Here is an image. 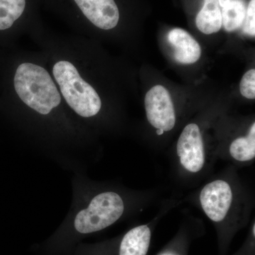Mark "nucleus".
<instances>
[{"label":"nucleus","instance_id":"nucleus-11","mask_svg":"<svg viewBox=\"0 0 255 255\" xmlns=\"http://www.w3.org/2000/svg\"><path fill=\"white\" fill-rule=\"evenodd\" d=\"M230 153L236 160L246 162L255 157V124H253L248 137H239L231 143Z\"/></svg>","mask_w":255,"mask_h":255},{"label":"nucleus","instance_id":"nucleus-14","mask_svg":"<svg viewBox=\"0 0 255 255\" xmlns=\"http://www.w3.org/2000/svg\"><path fill=\"white\" fill-rule=\"evenodd\" d=\"M164 130H159V129H157V135H162V134L164 133Z\"/></svg>","mask_w":255,"mask_h":255},{"label":"nucleus","instance_id":"nucleus-2","mask_svg":"<svg viewBox=\"0 0 255 255\" xmlns=\"http://www.w3.org/2000/svg\"><path fill=\"white\" fill-rule=\"evenodd\" d=\"M124 211V201L118 194L102 193L93 198L87 209L77 214L75 229L82 234L102 231L118 221Z\"/></svg>","mask_w":255,"mask_h":255},{"label":"nucleus","instance_id":"nucleus-3","mask_svg":"<svg viewBox=\"0 0 255 255\" xmlns=\"http://www.w3.org/2000/svg\"><path fill=\"white\" fill-rule=\"evenodd\" d=\"M30 0H0V33L34 36L42 28L31 21Z\"/></svg>","mask_w":255,"mask_h":255},{"label":"nucleus","instance_id":"nucleus-10","mask_svg":"<svg viewBox=\"0 0 255 255\" xmlns=\"http://www.w3.org/2000/svg\"><path fill=\"white\" fill-rule=\"evenodd\" d=\"M221 7L222 26L227 31L241 28L246 18L247 6L244 0H218Z\"/></svg>","mask_w":255,"mask_h":255},{"label":"nucleus","instance_id":"nucleus-7","mask_svg":"<svg viewBox=\"0 0 255 255\" xmlns=\"http://www.w3.org/2000/svg\"><path fill=\"white\" fill-rule=\"evenodd\" d=\"M167 41L173 48L174 60L178 63L190 65L195 63L200 58V45L182 28L171 30L167 34Z\"/></svg>","mask_w":255,"mask_h":255},{"label":"nucleus","instance_id":"nucleus-6","mask_svg":"<svg viewBox=\"0 0 255 255\" xmlns=\"http://www.w3.org/2000/svg\"><path fill=\"white\" fill-rule=\"evenodd\" d=\"M231 187L222 180L209 183L201 191L200 201L204 212L210 219L220 222L226 217L232 203Z\"/></svg>","mask_w":255,"mask_h":255},{"label":"nucleus","instance_id":"nucleus-4","mask_svg":"<svg viewBox=\"0 0 255 255\" xmlns=\"http://www.w3.org/2000/svg\"><path fill=\"white\" fill-rule=\"evenodd\" d=\"M146 114L149 123L155 128L169 131L175 125L176 118L173 102L168 90L156 85L146 94Z\"/></svg>","mask_w":255,"mask_h":255},{"label":"nucleus","instance_id":"nucleus-13","mask_svg":"<svg viewBox=\"0 0 255 255\" xmlns=\"http://www.w3.org/2000/svg\"><path fill=\"white\" fill-rule=\"evenodd\" d=\"M243 24V31L249 36H255V0H251L246 11Z\"/></svg>","mask_w":255,"mask_h":255},{"label":"nucleus","instance_id":"nucleus-1","mask_svg":"<svg viewBox=\"0 0 255 255\" xmlns=\"http://www.w3.org/2000/svg\"><path fill=\"white\" fill-rule=\"evenodd\" d=\"M67 2L68 8L71 7L72 23L79 36L87 28L110 31L119 25L120 12L115 0H67Z\"/></svg>","mask_w":255,"mask_h":255},{"label":"nucleus","instance_id":"nucleus-8","mask_svg":"<svg viewBox=\"0 0 255 255\" xmlns=\"http://www.w3.org/2000/svg\"><path fill=\"white\" fill-rule=\"evenodd\" d=\"M150 238V230L147 226L132 228L122 240L119 255H147Z\"/></svg>","mask_w":255,"mask_h":255},{"label":"nucleus","instance_id":"nucleus-12","mask_svg":"<svg viewBox=\"0 0 255 255\" xmlns=\"http://www.w3.org/2000/svg\"><path fill=\"white\" fill-rule=\"evenodd\" d=\"M241 95L250 100L255 98V70L252 69L247 72L240 84Z\"/></svg>","mask_w":255,"mask_h":255},{"label":"nucleus","instance_id":"nucleus-9","mask_svg":"<svg viewBox=\"0 0 255 255\" xmlns=\"http://www.w3.org/2000/svg\"><path fill=\"white\" fill-rule=\"evenodd\" d=\"M199 31L212 34L222 27V16L218 0H204V4L196 18Z\"/></svg>","mask_w":255,"mask_h":255},{"label":"nucleus","instance_id":"nucleus-5","mask_svg":"<svg viewBox=\"0 0 255 255\" xmlns=\"http://www.w3.org/2000/svg\"><path fill=\"white\" fill-rule=\"evenodd\" d=\"M177 155L183 167L191 172L201 170L205 162L200 129L196 124L184 128L177 142Z\"/></svg>","mask_w":255,"mask_h":255}]
</instances>
